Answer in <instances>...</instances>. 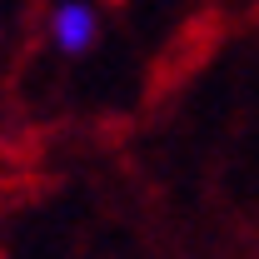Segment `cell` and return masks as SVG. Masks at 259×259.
I'll use <instances>...</instances> for the list:
<instances>
[{
	"label": "cell",
	"instance_id": "cell-1",
	"mask_svg": "<svg viewBox=\"0 0 259 259\" xmlns=\"http://www.w3.org/2000/svg\"><path fill=\"white\" fill-rule=\"evenodd\" d=\"M100 40V10L90 0H60L50 10V45L60 55H85Z\"/></svg>",
	"mask_w": 259,
	"mask_h": 259
}]
</instances>
